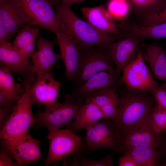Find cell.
<instances>
[{
    "label": "cell",
    "instance_id": "cell-31",
    "mask_svg": "<svg viewBox=\"0 0 166 166\" xmlns=\"http://www.w3.org/2000/svg\"><path fill=\"white\" fill-rule=\"evenodd\" d=\"M152 95L156 105L166 110V82L148 90Z\"/></svg>",
    "mask_w": 166,
    "mask_h": 166
},
{
    "label": "cell",
    "instance_id": "cell-29",
    "mask_svg": "<svg viewBox=\"0 0 166 166\" xmlns=\"http://www.w3.org/2000/svg\"><path fill=\"white\" fill-rule=\"evenodd\" d=\"M166 23V4L160 10L139 18V24L141 26L156 25Z\"/></svg>",
    "mask_w": 166,
    "mask_h": 166
},
{
    "label": "cell",
    "instance_id": "cell-34",
    "mask_svg": "<svg viewBox=\"0 0 166 166\" xmlns=\"http://www.w3.org/2000/svg\"><path fill=\"white\" fill-rule=\"evenodd\" d=\"M118 164L119 166H138L131 156L126 152L120 157Z\"/></svg>",
    "mask_w": 166,
    "mask_h": 166
},
{
    "label": "cell",
    "instance_id": "cell-14",
    "mask_svg": "<svg viewBox=\"0 0 166 166\" xmlns=\"http://www.w3.org/2000/svg\"><path fill=\"white\" fill-rule=\"evenodd\" d=\"M56 35L60 53L65 65V78L72 83L79 71L81 48L71 34L60 32Z\"/></svg>",
    "mask_w": 166,
    "mask_h": 166
},
{
    "label": "cell",
    "instance_id": "cell-37",
    "mask_svg": "<svg viewBox=\"0 0 166 166\" xmlns=\"http://www.w3.org/2000/svg\"><path fill=\"white\" fill-rule=\"evenodd\" d=\"M11 37L9 33L0 26V42L7 41Z\"/></svg>",
    "mask_w": 166,
    "mask_h": 166
},
{
    "label": "cell",
    "instance_id": "cell-21",
    "mask_svg": "<svg viewBox=\"0 0 166 166\" xmlns=\"http://www.w3.org/2000/svg\"><path fill=\"white\" fill-rule=\"evenodd\" d=\"M41 30L40 27L26 25L18 32L13 45L27 59L31 58L36 51V39Z\"/></svg>",
    "mask_w": 166,
    "mask_h": 166
},
{
    "label": "cell",
    "instance_id": "cell-4",
    "mask_svg": "<svg viewBox=\"0 0 166 166\" xmlns=\"http://www.w3.org/2000/svg\"><path fill=\"white\" fill-rule=\"evenodd\" d=\"M28 25H37L56 34L70 33L61 21L49 0H15Z\"/></svg>",
    "mask_w": 166,
    "mask_h": 166
},
{
    "label": "cell",
    "instance_id": "cell-22",
    "mask_svg": "<svg viewBox=\"0 0 166 166\" xmlns=\"http://www.w3.org/2000/svg\"><path fill=\"white\" fill-rule=\"evenodd\" d=\"M104 118L100 108L91 100L86 102L78 117L66 125V128L75 133L78 132Z\"/></svg>",
    "mask_w": 166,
    "mask_h": 166
},
{
    "label": "cell",
    "instance_id": "cell-2",
    "mask_svg": "<svg viewBox=\"0 0 166 166\" xmlns=\"http://www.w3.org/2000/svg\"><path fill=\"white\" fill-rule=\"evenodd\" d=\"M61 22L73 35L81 49L105 47L110 48L124 34L115 35L101 32L79 18L72 10L70 5L61 0H51Z\"/></svg>",
    "mask_w": 166,
    "mask_h": 166
},
{
    "label": "cell",
    "instance_id": "cell-19",
    "mask_svg": "<svg viewBox=\"0 0 166 166\" xmlns=\"http://www.w3.org/2000/svg\"><path fill=\"white\" fill-rule=\"evenodd\" d=\"M140 49L153 77L166 82V49L155 42L142 43Z\"/></svg>",
    "mask_w": 166,
    "mask_h": 166
},
{
    "label": "cell",
    "instance_id": "cell-32",
    "mask_svg": "<svg viewBox=\"0 0 166 166\" xmlns=\"http://www.w3.org/2000/svg\"><path fill=\"white\" fill-rule=\"evenodd\" d=\"M10 154L2 147L0 152V166H19V164L14 162Z\"/></svg>",
    "mask_w": 166,
    "mask_h": 166
},
{
    "label": "cell",
    "instance_id": "cell-7",
    "mask_svg": "<svg viewBox=\"0 0 166 166\" xmlns=\"http://www.w3.org/2000/svg\"><path fill=\"white\" fill-rule=\"evenodd\" d=\"M103 71L113 75H120L117 73L110 48L97 47L81 48L79 71L72 85L82 84L94 74Z\"/></svg>",
    "mask_w": 166,
    "mask_h": 166
},
{
    "label": "cell",
    "instance_id": "cell-15",
    "mask_svg": "<svg viewBox=\"0 0 166 166\" xmlns=\"http://www.w3.org/2000/svg\"><path fill=\"white\" fill-rule=\"evenodd\" d=\"M57 42V38L51 41L38 36L37 49L31 58L33 64L30 69L33 75L36 76L42 73L50 72L53 67L58 66L61 57L60 53H56L54 50Z\"/></svg>",
    "mask_w": 166,
    "mask_h": 166
},
{
    "label": "cell",
    "instance_id": "cell-11",
    "mask_svg": "<svg viewBox=\"0 0 166 166\" xmlns=\"http://www.w3.org/2000/svg\"><path fill=\"white\" fill-rule=\"evenodd\" d=\"M121 76L113 75L106 71L97 73L83 83L73 85L71 95L81 99L86 102L95 96L109 89L114 88L117 91L123 85Z\"/></svg>",
    "mask_w": 166,
    "mask_h": 166
},
{
    "label": "cell",
    "instance_id": "cell-25",
    "mask_svg": "<svg viewBox=\"0 0 166 166\" xmlns=\"http://www.w3.org/2000/svg\"><path fill=\"white\" fill-rule=\"evenodd\" d=\"M10 70L6 67L0 68V93L10 100L17 102L23 94L24 88L20 83H15Z\"/></svg>",
    "mask_w": 166,
    "mask_h": 166
},
{
    "label": "cell",
    "instance_id": "cell-3",
    "mask_svg": "<svg viewBox=\"0 0 166 166\" xmlns=\"http://www.w3.org/2000/svg\"><path fill=\"white\" fill-rule=\"evenodd\" d=\"M35 78V76L32 75L21 80L24 87V93L18 101L7 123L0 131L1 139L13 138L27 133L35 124V117L32 111L34 102L30 88Z\"/></svg>",
    "mask_w": 166,
    "mask_h": 166
},
{
    "label": "cell",
    "instance_id": "cell-28",
    "mask_svg": "<svg viewBox=\"0 0 166 166\" xmlns=\"http://www.w3.org/2000/svg\"><path fill=\"white\" fill-rule=\"evenodd\" d=\"M151 124L153 130L157 133L166 131V110L156 105Z\"/></svg>",
    "mask_w": 166,
    "mask_h": 166
},
{
    "label": "cell",
    "instance_id": "cell-24",
    "mask_svg": "<svg viewBox=\"0 0 166 166\" xmlns=\"http://www.w3.org/2000/svg\"><path fill=\"white\" fill-rule=\"evenodd\" d=\"M128 153L138 166H158L161 163L158 150L149 148L124 146L123 152Z\"/></svg>",
    "mask_w": 166,
    "mask_h": 166
},
{
    "label": "cell",
    "instance_id": "cell-33",
    "mask_svg": "<svg viewBox=\"0 0 166 166\" xmlns=\"http://www.w3.org/2000/svg\"><path fill=\"white\" fill-rule=\"evenodd\" d=\"M13 110L0 106V129L4 128L9 119Z\"/></svg>",
    "mask_w": 166,
    "mask_h": 166
},
{
    "label": "cell",
    "instance_id": "cell-12",
    "mask_svg": "<svg viewBox=\"0 0 166 166\" xmlns=\"http://www.w3.org/2000/svg\"><path fill=\"white\" fill-rule=\"evenodd\" d=\"M62 82L55 80L50 72L42 73L36 75L31 85L30 91L34 103L44 106L46 109L59 104L57 101Z\"/></svg>",
    "mask_w": 166,
    "mask_h": 166
},
{
    "label": "cell",
    "instance_id": "cell-17",
    "mask_svg": "<svg viewBox=\"0 0 166 166\" xmlns=\"http://www.w3.org/2000/svg\"><path fill=\"white\" fill-rule=\"evenodd\" d=\"M0 62L24 78L33 75L28 59L7 41L0 42Z\"/></svg>",
    "mask_w": 166,
    "mask_h": 166
},
{
    "label": "cell",
    "instance_id": "cell-9",
    "mask_svg": "<svg viewBox=\"0 0 166 166\" xmlns=\"http://www.w3.org/2000/svg\"><path fill=\"white\" fill-rule=\"evenodd\" d=\"M2 147L12 156L19 166H27L44 160L40 148L41 141L26 133L17 137L1 139Z\"/></svg>",
    "mask_w": 166,
    "mask_h": 166
},
{
    "label": "cell",
    "instance_id": "cell-30",
    "mask_svg": "<svg viewBox=\"0 0 166 166\" xmlns=\"http://www.w3.org/2000/svg\"><path fill=\"white\" fill-rule=\"evenodd\" d=\"M113 154H109L98 160L91 159L85 157L81 154L78 157L77 166H113Z\"/></svg>",
    "mask_w": 166,
    "mask_h": 166
},
{
    "label": "cell",
    "instance_id": "cell-10",
    "mask_svg": "<svg viewBox=\"0 0 166 166\" xmlns=\"http://www.w3.org/2000/svg\"><path fill=\"white\" fill-rule=\"evenodd\" d=\"M122 73L121 81L130 89L149 90L158 85L146 64L141 49Z\"/></svg>",
    "mask_w": 166,
    "mask_h": 166
},
{
    "label": "cell",
    "instance_id": "cell-6",
    "mask_svg": "<svg viewBox=\"0 0 166 166\" xmlns=\"http://www.w3.org/2000/svg\"><path fill=\"white\" fill-rule=\"evenodd\" d=\"M49 149L44 166L66 160L70 157L79 156L85 146L81 138L67 128L49 131L47 136Z\"/></svg>",
    "mask_w": 166,
    "mask_h": 166
},
{
    "label": "cell",
    "instance_id": "cell-18",
    "mask_svg": "<svg viewBox=\"0 0 166 166\" xmlns=\"http://www.w3.org/2000/svg\"><path fill=\"white\" fill-rule=\"evenodd\" d=\"M81 10L87 22L97 30L115 35L123 34L107 9L103 5L92 7L81 6Z\"/></svg>",
    "mask_w": 166,
    "mask_h": 166
},
{
    "label": "cell",
    "instance_id": "cell-20",
    "mask_svg": "<svg viewBox=\"0 0 166 166\" xmlns=\"http://www.w3.org/2000/svg\"><path fill=\"white\" fill-rule=\"evenodd\" d=\"M26 25L27 20L15 0L0 2V26L11 37Z\"/></svg>",
    "mask_w": 166,
    "mask_h": 166
},
{
    "label": "cell",
    "instance_id": "cell-5",
    "mask_svg": "<svg viewBox=\"0 0 166 166\" xmlns=\"http://www.w3.org/2000/svg\"><path fill=\"white\" fill-rule=\"evenodd\" d=\"M84 100L67 94L65 101L49 109L42 112L39 110L35 115L36 124L39 126L47 128L53 131L67 125L77 118L85 104Z\"/></svg>",
    "mask_w": 166,
    "mask_h": 166
},
{
    "label": "cell",
    "instance_id": "cell-26",
    "mask_svg": "<svg viewBox=\"0 0 166 166\" xmlns=\"http://www.w3.org/2000/svg\"><path fill=\"white\" fill-rule=\"evenodd\" d=\"M131 11L139 18L157 12L166 4V0H128Z\"/></svg>",
    "mask_w": 166,
    "mask_h": 166
},
{
    "label": "cell",
    "instance_id": "cell-36",
    "mask_svg": "<svg viewBox=\"0 0 166 166\" xmlns=\"http://www.w3.org/2000/svg\"><path fill=\"white\" fill-rule=\"evenodd\" d=\"M161 163L166 161V142L162 140L161 145L158 149Z\"/></svg>",
    "mask_w": 166,
    "mask_h": 166
},
{
    "label": "cell",
    "instance_id": "cell-13",
    "mask_svg": "<svg viewBox=\"0 0 166 166\" xmlns=\"http://www.w3.org/2000/svg\"><path fill=\"white\" fill-rule=\"evenodd\" d=\"M151 118L129 127L120 133L123 147L128 145L156 149L160 148L163 133L153 130L151 126Z\"/></svg>",
    "mask_w": 166,
    "mask_h": 166
},
{
    "label": "cell",
    "instance_id": "cell-38",
    "mask_svg": "<svg viewBox=\"0 0 166 166\" xmlns=\"http://www.w3.org/2000/svg\"><path fill=\"white\" fill-rule=\"evenodd\" d=\"M64 2L67 3L70 5L79 3L83 2L86 0H61Z\"/></svg>",
    "mask_w": 166,
    "mask_h": 166
},
{
    "label": "cell",
    "instance_id": "cell-1",
    "mask_svg": "<svg viewBox=\"0 0 166 166\" xmlns=\"http://www.w3.org/2000/svg\"><path fill=\"white\" fill-rule=\"evenodd\" d=\"M117 91L120 95L118 113L111 121L120 133L152 118L156 104L148 90H132L122 86Z\"/></svg>",
    "mask_w": 166,
    "mask_h": 166
},
{
    "label": "cell",
    "instance_id": "cell-39",
    "mask_svg": "<svg viewBox=\"0 0 166 166\" xmlns=\"http://www.w3.org/2000/svg\"><path fill=\"white\" fill-rule=\"evenodd\" d=\"M3 0H0V2H2V1H3Z\"/></svg>",
    "mask_w": 166,
    "mask_h": 166
},
{
    "label": "cell",
    "instance_id": "cell-27",
    "mask_svg": "<svg viewBox=\"0 0 166 166\" xmlns=\"http://www.w3.org/2000/svg\"><path fill=\"white\" fill-rule=\"evenodd\" d=\"M107 9L114 20H124L131 11L128 0H109Z\"/></svg>",
    "mask_w": 166,
    "mask_h": 166
},
{
    "label": "cell",
    "instance_id": "cell-35",
    "mask_svg": "<svg viewBox=\"0 0 166 166\" xmlns=\"http://www.w3.org/2000/svg\"><path fill=\"white\" fill-rule=\"evenodd\" d=\"M17 103L10 100L0 93V106L13 110Z\"/></svg>",
    "mask_w": 166,
    "mask_h": 166
},
{
    "label": "cell",
    "instance_id": "cell-23",
    "mask_svg": "<svg viewBox=\"0 0 166 166\" xmlns=\"http://www.w3.org/2000/svg\"><path fill=\"white\" fill-rule=\"evenodd\" d=\"M117 91L114 88L109 89L97 94L91 100L101 110L104 118L111 121L116 118L118 113L119 100Z\"/></svg>",
    "mask_w": 166,
    "mask_h": 166
},
{
    "label": "cell",
    "instance_id": "cell-16",
    "mask_svg": "<svg viewBox=\"0 0 166 166\" xmlns=\"http://www.w3.org/2000/svg\"><path fill=\"white\" fill-rule=\"evenodd\" d=\"M142 42L133 37L126 36L112 44L110 48L111 54L118 74L120 75L125 67L136 56Z\"/></svg>",
    "mask_w": 166,
    "mask_h": 166
},
{
    "label": "cell",
    "instance_id": "cell-8",
    "mask_svg": "<svg viewBox=\"0 0 166 166\" xmlns=\"http://www.w3.org/2000/svg\"><path fill=\"white\" fill-rule=\"evenodd\" d=\"M85 130L84 139L89 149L106 148L115 153L123 152L120 133L109 119L102 118Z\"/></svg>",
    "mask_w": 166,
    "mask_h": 166
}]
</instances>
